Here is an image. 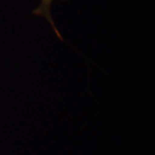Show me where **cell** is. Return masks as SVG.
Instances as JSON below:
<instances>
[{
  "label": "cell",
  "instance_id": "1",
  "mask_svg": "<svg viewBox=\"0 0 155 155\" xmlns=\"http://www.w3.org/2000/svg\"><path fill=\"white\" fill-rule=\"evenodd\" d=\"M52 2H53V0H41L40 5L33 11V13L35 15H36V16L45 17V18L49 22V23L51 24V26H52V28H54V32H55V34L57 35V36L61 39V40H63L61 35L60 34V32L58 31L56 26L54 25V22L53 19H52L51 11H50Z\"/></svg>",
  "mask_w": 155,
  "mask_h": 155
}]
</instances>
